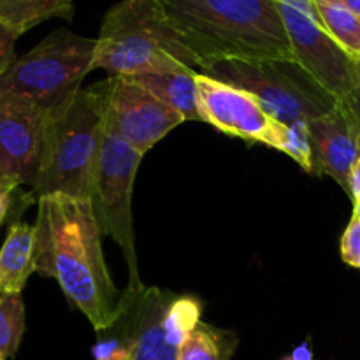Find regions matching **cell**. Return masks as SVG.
<instances>
[{"label":"cell","mask_w":360,"mask_h":360,"mask_svg":"<svg viewBox=\"0 0 360 360\" xmlns=\"http://www.w3.org/2000/svg\"><path fill=\"white\" fill-rule=\"evenodd\" d=\"M37 206L35 273L55 278L95 330L111 329L129 308L132 290H120L112 281L91 200L55 193L41 197Z\"/></svg>","instance_id":"cell-1"},{"label":"cell","mask_w":360,"mask_h":360,"mask_svg":"<svg viewBox=\"0 0 360 360\" xmlns=\"http://www.w3.org/2000/svg\"><path fill=\"white\" fill-rule=\"evenodd\" d=\"M200 69L218 60L294 58L274 0H164Z\"/></svg>","instance_id":"cell-2"},{"label":"cell","mask_w":360,"mask_h":360,"mask_svg":"<svg viewBox=\"0 0 360 360\" xmlns=\"http://www.w3.org/2000/svg\"><path fill=\"white\" fill-rule=\"evenodd\" d=\"M95 69L112 76L200 69L195 53L172 25L164 0H122L108 11L95 51Z\"/></svg>","instance_id":"cell-3"},{"label":"cell","mask_w":360,"mask_h":360,"mask_svg":"<svg viewBox=\"0 0 360 360\" xmlns=\"http://www.w3.org/2000/svg\"><path fill=\"white\" fill-rule=\"evenodd\" d=\"M104 136V94L98 84L81 88L69 104L49 112L44 157L30 195L35 200L55 193L90 199Z\"/></svg>","instance_id":"cell-4"},{"label":"cell","mask_w":360,"mask_h":360,"mask_svg":"<svg viewBox=\"0 0 360 360\" xmlns=\"http://www.w3.org/2000/svg\"><path fill=\"white\" fill-rule=\"evenodd\" d=\"M200 72L248 91L274 122L287 127L320 118L340 104L294 58L218 60Z\"/></svg>","instance_id":"cell-5"},{"label":"cell","mask_w":360,"mask_h":360,"mask_svg":"<svg viewBox=\"0 0 360 360\" xmlns=\"http://www.w3.org/2000/svg\"><path fill=\"white\" fill-rule=\"evenodd\" d=\"M95 51L97 39L55 30L0 76V95H23L48 112L58 111L95 69Z\"/></svg>","instance_id":"cell-6"},{"label":"cell","mask_w":360,"mask_h":360,"mask_svg":"<svg viewBox=\"0 0 360 360\" xmlns=\"http://www.w3.org/2000/svg\"><path fill=\"white\" fill-rule=\"evenodd\" d=\"M143 157L141 151L105 125L104 144L90 197L102 234L115 239L122 248L129 266L130 281L127 288L132 292L146 287L139 276L132 220V190Z\"/></svg>","instance_id":"cell-7"},{"label":"cell","mask_w":360,"mask_h":360,"mask_svg":"<svg viewBox=\"0 0 360 360\" xmlns=\"http://www.w3.org/2000/svg\"><path fill=\"white\" fill-rule=\"evenodd\" d=\"M49 112L28 97L0 95V181L34 185L44 157Z\"/></svg>","instance_id":"cell-8"},{"label":"cell","mask_w":360,"mask_h":360,"mask_svg":"<svg viewBox=\"0 0 360 360\" xmlns=\"http://www.w3.org/2000/svg\"><path fill=\"white\" fill-rule=\"evenodd\" d=\"M98 86L105 97V125L143 155L185 122L130 77L112 76Z\"/></svg>","instance_id":"cell-9"},{"label":"cell","mask_w":360,"mask_h":360,"mask_svg":"<svg viewBox=\"0 0 360 360\" xmlns=\"http://www.w3.org/2000/svg\"><path fill=\"white\" fill-rule=\"evenodd\" d=\"M199 111L202 122L227 136L248 143H262L274 150H287V125L274 122L255 97L245 90L197 72Z\"/></svg>","instance_id":"cell-10"},{"label":"cell","mask_w":360,"mask_h":360,"mask_svg":"<svg viewBox=\"0 0 360 360\" xmlns=\"http://www.w3.org/2000/svg\"><path fill=\"white\" fill-rule=\"evenodd\" d=\"M276 6L287 28L295 62L308 70L320 86L341 101L355 84L357 58L341 48L322 23L311 16L285 4L276 2Z\"/></svg>","instance_id":"cell-11"},{"label":"cell","mask_w":360,"mask_h":360,"mask_svg":"<svg viewBox=\"0 0 360 360\" xmlns=\"http://www.w3.org/2000/svg\"><path fill=\"white\" fill-rule=\"evenodd\" d=\"M313 172L333 178L350 195V174L360 158V137L340 104L308 122Z\"/></svg>","instance_id":"cell-12"},{"label":"cell","mask_w":360,"mask_h":360,"mask_svg":"<svg viewBox=\"0 0 360 360\" xmlns=\"http://www.w3.org/2000/svg\"><path fill=\"white\" fill-rule=\"evenodd\" d=\"M174 294L157 287L132 292V299L118 320L132 340L130 360H178L179 347L167 340L164 316Z\"/></svg>","instance_id":"cell-13"},{"label":"cell","mask_w":360,"mask_h":360,"mask_svg":"<svg viewBox=\"0 0 360 360\" xmlns=\"http://www.w3.org/2000/svg\"><path fill=\"white\" fill-rule=\"evenodd\" d=\"M37 231L35 225L16 221L7 231L0 248V295L21 294L28 278L35 273Z\"/></svg>","instance_id":"cell-14"},{"label":"cell","mask_w":360,"mask_h":360,"mask_svg":"<svg viewBox=\"0 0 360 360\" xmlns=\"http://www.w3.org/2000/svg\"><path fill=\"white\" fill-rule=\"evenodd\" d=\"M139 83L148 91L160 98L164 104L174 109L183 120L202 122L199 111V91H197V70L178 69L160 70V72L141 74V76H125Z\"/></svg>","instance_id":"cell-15"},{"label":"cell","mask_w":360,"mask_h":360,"mask_svg":"<svg viewBox=\"0 0 360 360\" xmlns=\"http://www.w3.org/2000/svg\"><path fill=\"white\" fill-rule=\"evenodd\" d=\"M53 18L72 20V0H0V25L18 37Z\"/></svg>","instance_id":"cell-16"},{"label":"cell","mask_w":360,"mask_h":360,"mask_svg":"<svg viewBox=\"0 0 360 360\" xmlns=\"http://www.w3.org/2000/svg\"><path fill=\"white\" fill-rule=\"evenodd\" d=\"M238 345V336L231 330L199 322L179 348L178 360H231Z\"/></svg>","instance_id":"cell-17"},{"label":"cell","mask_w":360,"mask_h":360,"mask_svg":"<svg viewBox=\"0 0 360 360\" xmlns=\"http://www.w3.org/2000/svg\"><path fill=\"white\" fill-rule=\"evenodd\" d=\"M315 6L327 34L352 56L360 58V20L357 14L343 0H315Z\"/></svg>","instance_id":"cell-18"},{"label":"cell","mask_w":360,"mask_h":360,"mask_svg":"<svg viewBox=\"0 0 360 360\" xmlns=\"http://www.w3.org/2000/svg\"><path fill=\"white\" fill-rule=\"evenodd\" d=\"M25 334V304L21 294L0 295V355L14 357Z\"/></svg>","instance_id":"cell-19"},{"label":"cell","mask_w":360,"mask_h":360,"mask_svg":"<svg viewBox=\"0 0 360 360\" xmlns=\"http://www.w3.org/2000/svg\"><path fill=\"white\" fill-rule=\"evenodd\" d=\"M109 336L102 338L94 345L91 355L95 360H130L132 355V340L120 322L108 329Z\"/></svg>","instance_id":"cell-20"},{"label":"cell","mask_w":360,"mask_h":360,"mask_svg":"<svg viewBox=\"0 0 360 360\" xmlns=\"http://www.w3.org/2000/svg\"><path fill=\"white\" fill-rule=\"evenodd\" d=\"M288 139L285 153L294 158L306 172H313V150L309 141L308 122H295L287 127Z\"/></svg>","instance_id":"cell-21"},{"label":"cell","mask_w":360,"mask_h":360,"mask_svg":"<svg viewBox=\"0 0 360 360\" xmlns=\"http://www.w3.org/2000/svg\"><path fill=\"white\" fill-rule=\"evenodd\" d=\"M341 259L348 266L360 269V220L355 214H352L350 224L341 238Z\"/></svg>","instance_id":"cell-22"},{"label":"cell","mask_w":360,"mask_h":360,"mask_svg":"<svg viewBox=\"0 0 360 360\" xmlns=\"http://www.w3.org/2000/svg\"><path fill=\"white\" fill-rule=\"evenodd\" d=\"M345 115L348 116L350 123L354 125L355 132L360 137V58H357V69H355V84L347 95L340 101Z\"/></svg>","instance_id":"cell-23"},{"label":"cell","mask_w":360,"mask_h":360,"mask_svg":"<svg viewBox=\"0 0 360 360\" xmlns=\"http://www.w3.org/2000/svg\"><path fill=\"white\" fill-rule=\"evenodd\" d=\"M16 41L18 35L0 25V76L16 62V55H14V44H16Z\"/></svg>","instance_id":"cell-24"},{"label":"cell","mask_w":360,"mask_h":360,"mask_svg":"<svg viewBox=\"0 0 360 360\" xmlns=\"http://www.w3.org/2000/svg\"><path fill=\"white\" fill-rule=\"evenodd\" d=\"M16 188L6 185V183L0 181V224L4 221V218L7 217L11 210V200H13V192Z\"/></svg>","instance_id":"cell-25"},{"label":"cell","mask_w":360,"mask_h":360,"mask_svg":"<svg viewBox=\"0 0 360 360\" xmlns=\"http://www.w3.org/2000/svg\"><path fill=\"white\" fill-rule=\"evenodd\" d=\"M283 360H315L311 347H309V341H304V343L299 345L297 348H294Z\"/></svg>","instance_id":"cell-26"},{"label":"cell","mask_w":360,"mask_h":360,"mask_svg":"<svg viewBox=\"0 0 360 360\" xmlns=\"http://www.w3.org/2000/svg\"><path fill=\"white\" fill-rule=\"evenodd\" d=\"M350 197L354 204H360V158L350 174Z\"/></svg>","instance_id":"cell-27"},{"label":"cell","mask_w":360,"mask_h":360,"mask_svg":"<svg viewBox=\"0 0 360 360\" xmlns=\"http://www.w3.org/2000/svg\"><path fill=\"white\" fill-rule=\"evenodd\" d=\"M343 2L347 4V6L350 7L355 14H357L359 20H360V0H343Z\"/></svg>","instance_id":"cell-28"},{"label":"cell","mask_w":360,"mask_h":360,"mask_svg":"<svg viewBox=\"0 0 360 360\" xmlns=\"http://www.w3.org/2000/svg\"><path fill=\"white\" fill-rule=\"evenodd\" d=\"M354 214L355 217H359L360 220V204H354Z\"/></svg>","instance_id":"cell-29"},{"label":"cell","mask_w":360,"mask_h":360,"mask_svg":"<svg viewBox=\"0 0 360 360\" xmlns=\"http://www.w3.org/2000/svg\"><path fill=\"white\" fill-rule=\"evenodd\" d=\"M0 360H4V357H2V355H0Z\"/></svg>","instance_id":"cell-30"}]
</instances>
